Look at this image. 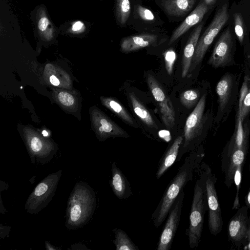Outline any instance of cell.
Here are the masks:
<instances>
[{"label": "cell", "instance_id": "cell-28", "mask_svg": "<svg viewBox=\"0 0 250 250\" xmlns=\"http://www.w3.org/2000/svg\"><path fill=\"white\" fill-rule=\"evenodd\" d=\"M250 112V87L242 101L241 112L238 117L241 118L242 121L246 117Z\"/></svg>", "mask_w": 250, "mask_h": 250}, {"label": "cell", "instance_id": "cell-37", "mask_svg": "<svg viewBox=\"0 0 250 250\" xmlns=\"http://www.w3.org/2000/svg\"><path fill=\"white\" fill-rule=\"evenodd\" d=\"M246 203L247 205V207L248 208H250V191L248 192L246 198Z\"/></svg>", "mask_w": 250, "mask_h": 250}, {"label": "cell", "instance_id": "cell-39", "mask_svg": "<svg viewBox=\"0 0 250 250\" xmlns=\"http://www.w3.org/2000/svg\"><path fill=\"white\" fill-rule=\"evenodd\" d=\"M42 134L45 137L47 136L48 134V132L46 130H43L42 132Z\"/></svg>", "mask_w": 250, "mask_h": 250}, {"label": "cell", "instance_id": "cell-20", "mask_svg": "<svg viewBox=\"0 0 250 250\" xmlns=\"http://www.w3.org/2000/svg\"><path fill=\"white\" fill-rule=\"evenodd\" d=\"M246 152V151L242 149H236L230 154L229 165L226 178V183L229 187L232 183L238 167L243 163Z\"/></svg>", "mask_w": 250, "mask_h": 250}, {"label": "cell", "instance_id": "cell-9", "mask_svg": "<svg viewBox=\"0 0 250 250\" xmlns=\"http://www.w3.org/2000/svg\"><path fill=\"white\" fill-rule=\"evenodd\" d=\"M146 80L148 86L158 105L163 123L167 128H172L175 122V112L170 99L152 75L148 74Z\"/></svg>", "mask_w": 250, "mask_h": 250}, {"label": "cell", "instance_id": "cell-24", "mask_svg": "<svg viewBox=\"0 0 250 250\" xmlns=\"http://www.w3.org/2000/svg\"><path fill=\"white\" fill-rule=\"evenodd\" d=\"M200 93L198 90L189 89L182 92L180 96L181 104L186 108L190 109L196 105L199 101Z\"/></svg>", "mask_w": 250, "mask_h": 250}, {"label": "cell", "instance_id": "cell-4", "mask_svg": "<svg viewBox=\"0 0 250 250\" xmlns=\"http://www.w3.org/2000/svg\"><path fill=\"white\" fill-rule=\"evenodd\" d=\"M62 170L53 172L42 179L28 197L24 206L26 212L37 214L44 208L55 195Z\"/></svg>", "mask_w": 250, "mask_h": 250}, {"label": "cell", "instance_id": "cell-27", "mask_svg": "<svg viewBox=\"0 0 250 250\" xmlns=\"http://www.w3.org/2000/svg\"><path fill=\"white\" fill-rule=\"evenodd\" d=\"M242 164L240 165L236 170L234 181L236 187V194L235 198L232 209H235L239 207V190L240 188V185L241 181V175H242Z\"/></svg>", "mask_w": 250, "mask_h": 250}, {"label": "cell", "instance_id": "cell-8", "mask_svg": "<svg viewBox=\"0 0 250 250\" xmlns=\"http://www.w3.org/2000/svg\"><path fill=\"white\" fill-rule=\"evenodd\" d=\"M185 197L184 190L180 192L171 207L157 246V250L171 249L176 232L178 228Z\"/></svg>", "mask_w": 250, "mask_h": 250}, {"label": "cell", "instance_id": "cell-29", "mask_svg": "<svg viewBox=\"0 0 250 250\" xmlns=\"http://www.w3.org/2000/svg\"><path fill=\"white\" fill-rule=\"evenodd\" d=\"M137 11L140 17L145 21H152L155 19L154 15L150 10L141 5L137 6Z\"/></svg>", "mask_w": 250, "mask_h": 250}, {"label": "cell", "instance_id": "cell-31", "mask_svg": "<svg viewBox=\"0 0 250 250\" xmlns=\"http://www.w3.org/2000/svg\"><path fill=\"white\" fill-rule=\"evenodd\" d=\"M50 25L49 21L46 16L42 15L38 21V28L41 32H45Z\"/></svg>", "mask_w": 250, "mask_h": 250}, {"label": "cell", "instance_id": "cell-25", "mask_svg": "<svg viewBox=\"0 0 250 250\" xmlns=\"http://www.w3.org/2000/svg\"><path fill=\"white\" fill-rule=\"evenodd\" d=\"M234 30L236 35L241 44L244 39V22L241 14L235 13L234 14Z\"/></svg>", "mask_w": 250, "mask_h": 250}, {"label": "cell", "instance_id": "cell-14", "mask_svg": "<svg viewBox=\"0 0 250 250\" xmlns=\"http://www.w3.org/2000/svg\"><path fill=\"white\" fill-rule=\"evenodd\" d=\"M184 137H177L169 146L158 164L156 173V179H159L177 160Z\"/></svg>", "mask_w": 250, "mask_h": 250}, {"label": "cell", "instance_id": "cell-32", "mask_svg": "<svg viewBox=\"0 0 250 250\" xmlns=\"http://www.w3.org/2000/svg\"><path fill=\"white\" fill-rule=\"evenodd\" d=\"M159 136L166 142H168L171 140L170 132L167 130H161L158 132Z\"/></svg>", "mask_w": 250, "mask_h": 250}, {"label": "cell", "instance_id": "cell-21", "mask_svg": "<svg viewBox=\"0 0 250 250\" xmlns=\"http://www.w3.org/2000/svg\"><path fill=\"white\" fill-rule=\"evenodd\" d=\"M104 103L125 123L133 127H138V124L127 110L118 101L113 99L107 98L104 100Z\"/></svg>", "mask_w": 250, "mask_h": 250}, {"label": "cell", "instance_id": "cell-23", "mask_svg": "<svg viewBox=\"0 0 250 250\" xmlns=\"http://www.w3.org/2000/svg\"><path fill=\"white\" fill-rule=\"evenodd\" d=\"M129 0H116V12L119 22L124 25L127 21L130 14Z\"/></svg>", "mask_w": 250, "mask_h": 250}, {"label": "cell", "instance_id": "cell-2", "mask_svg": "<svg viewBox=\"0 0 250 250\" xmlns=\"http://www.w3.org/2000/svg\"><path fill=\"white\" fill-rule=\"evenodd\" d=\"M96 205L93 189L83 181L74 186L68 200L66 210L65 227L69 229L83 227L91 219Z\"/></svg>", "mask_w": 250, "mask_h": 250}, {"label": "cell", "instance_id": "cell-15", "mask_svg": "<svg viewBox=\"0 0 250 250\" xmlns=\"http://www.w3.org/2000/svg\"><path fill=\"white\" fill-rule=\"evenodd\" d=\"M157 40V36L144 34L123 38L121 42V51L125 53L138 50L153 45Z\"/></svg>", "mask_w": 250, "mask_h": 250}, {"label": "cell", "instance_id": "cell-16", "mask_svg": "<svg viewBox=\"0 0 250 250\" xmlns=\"http://www.w3.org/2000/svg\"><path fill=\"white\" fill-rule=\"evenodd\" d=\"M203 23L198 25L191 33L185 47L182 61V77L185 78L191 65L192 58L203 28Z\"/></svg>", "mask_w": 250, "mask_h": 250}, {"label": "cell", "instance_id": "cell-22", "mask_svg": "<svg viewBox=\"0 0 250 250\" xmlns=\"http://www.w3.org/2000/svg\"><path fill=\"white\" fill-rule=\"evenodd\" d=\"M115 235L113 242L116 250H139L125 231L120 229L112 230Z\"/></svg>", "mask_w": 250, "mask_h": 250}, {"label": "cell", "instance_id": "cell-17", "mask_svg": "<svg viewBox=\"0 0 250 250\" xmlns=\"http://www.w3.org/2000/svg\"><path fill=\"white\" fill-rule=\"evenodd\" d=\"M233 79L229 74H225L218 83L216 91L218 97V114L222 113L229 103L232 92Z\"/></svg>", "mask_w": 250, "mask_h": 250}, {"label": "cell", "instance_id": "cell-7", "mask_svg": "<svg viewBox=\"0 0 250 250\" xmlns=\"http://www.w3.org/2000/svg\"><path fill=\"white\" fill-rule=\"evenodd\" d=\"M202 166L205 174L209 230L212 234L216 235L219 233L222 230L223 220L215 187V179L209 167L204 163Z\"/></svg>", "mask_w": 250, "mask_h": 250}, {"label": "cell", "instance_id": "cell-11", "mask_svg": "<svg viewBox=\"0 0 250 250\" xmlns=\"http://www.w3.org/2000/svg\"><path fill=\"white\" fill-rule=\"evenodd\" d=\"M248 209L247 206L240 208L229 224V237L236 245L241 244L247 239L249 223Z\"/></svg>", "mask_w": 250, "mask_h": 250}, {"label": "cell", "instance_id": "cell-33", "mask_svg": "<svg viewBox=\"0 0 250 250\" xmlns=\"http://www.w3.org/2000/svg\"><path fill=\"white\" fill-rule=\"evenodd\" d=\"M84 26L83 23L80 21H78L75 22L73 24V25L72 26V30L73 31L77 32V31H80L82 28H84Z\"/></svg>", "mask_w": 250, "mask_h": 250}, {"label": "cell", "instance_id": "cell-38", "mask_svg": "<svg viewBox=\"0 0 250 250\" xmlns=\"http://www.w3.org/2000/svg\"><path fill=\"white\" fill-rule=\"evenodd\" d=\"M247 240L248 241H250V219H249V229L248 232Z\"/></svg>", "mask_w": 250, "mask_h": 250}, {"label": "cell", "instance_id": "cell-13", "mask_svg": "<svg viewBox=\"0 0 250 250\" xmlns=\"http://www.w3.org/2000/svg\"><path fill=\"white\" fill-rule=\"evenodd\" d=\"M111 174L110 185L115 196L119 199H126L131 196L130 183L115 162L111 165Z\"/></svg>", "mask_w": 250, "mask_h": 250}, {"label": "cell", "instance_id": "cell-40", "mask_svg": "<svg viewBox=\"0 0 250 250\" xmlns=\"http://www.w3.org/2000/svg\"></svg>", "mask_w": 250, "mask_h": 250}, {"label": "cell", "instance_id": "cell-19", "mask_svg": "<svg viewBox=\"0 0 250 250\" xmlns=\"http://www.w3.org/2000/svg\"><path fill=\"white\" fill-rule=\"evenodd\" d=\"M128 97L133 111L139 119L147 126L157 129V125L149 112L136 95L132 93H129Z\"/></svg>", "mask_w": 250, "mask_h": 250}, {"label": "cell", "instance_id": "cell-35", "mask_svg": "<svg viewBox=\"0 0 250 250\" xmlns=\"http://www.w3.org/2000/svg\"><path fill=\"white\" fill-rule=\"evenodd\" d=\"M45 249L47 250H57L60 249L58 248H56L54 246L52 245L48 241H45Z\"/></svg>", "mask_w": 250, "mask_h": 250}, {"label": "cell", "instance_id": "cell-26", "mask_svg": "<svg viewBox=\"0 0 250 250\" xmlns=\"http://www.w3.org/2000/svg\"><path fill=\"white\" fill-rule=\"evenodd\" d=\"M176 56L175 51L172 49L168 50L164 53L166 69L169 75L172 73Z\"/></svg>", "mask_w": 250, "mask_h": 250}, {"label": "cell", "instance_id": "cell-36", "mask_svg": "<svg viewBox=\"0 0 250 250\" xmlns=\"http://www.w3.org/2000/svg\"><path fill=\"white\" fill-rule=\"evenodd\" d=\"M205 3L208 6H211L216 2L217 0H203Z\"/></svg>", "mask_w": 250, "mask_h": 250}, {"label": "cell", "instance_id": "cell-18", "mask_svg": "<svg viewBox=\"0 0 250 250\" xmlns=\"http://www.w3.org/2000/svg\"><path fill=\"white\" fill-rule=\"evenodd\" d=\"M196 0H164L162 5L169 15L183 16L193 7Z\"/></svg>", "mask_w": 250, "mask_h": 250}, {"label": "cell", "instance_id": "cell-6", "mask_svg": "<svg viewBox=\"0 0 250 250\" xmlns=\"http://www.w3.org/2000/svg\"><path fill=\"white\" fill-rule=\"evenodd\" d=\"M228 5L225 3L217 12L213 20L199 38L191 64L195 66L202 61L208 49L229 20Z\"/></svg>", "mask_w": 250, "mask_h": 250}, {"label": "cell", "instance_id": "cell-30", "mask_svg": "<svg viewBox=\"0 0 250 250\" xmlns=\"http://www.w3.org/2000/svg\"><path fill=\"white\" fill-rule=\"evenodd\" d=\"M58 99L61 103L65 106H71L74 103L73 97L69 93L62 91L59 93Z\"/></svg>", "mask_w": 250, "mask_h": 250}, {"label": "cell", "instance_id": "cell-34", "mask_svg": "<svg viewBox=\"0 0 250 250\" xmlns=\"http://www.w3.org/2000/svg\"><path fill=\"white\" fill-rule=\"evenodd\" d=\"M50 82L54 85L57 86L60 84L59 79L54 75H52L50 77Z\"/></svg>", "mask_w": 250, "mask_h": 250}, {"label": "cell", "instance_id": "cell-12", "mask_svg": "<svg viewBox=\"0 0 250 250\" xmlns=\"http://www.w3.org/2000/svg\"><path fill=\"white\" fill-rule=\"evenodd\" d=\"M208 10V6L202 0L195 9L173 32L169 42L170 45L190 28L200 22Z\"/></svg>", "mask_w": 250, "mask_h": 250}, {"label": "cell", "instance_id": "cell-1", "mask_svg": "<svg viewBox=\"0 0 250 250\" xmlns=\"http://www.w3.org/2000/svg\"><path fill=\"white\" fill-rule=\"evenodd\" d=\"M202 159L201 154L191 151L185 159L177 173L167 187L155 209L151 215L154 226L158 228L163 223L184 187L191 181Z\"/></svg>", "mask_w": 250, "mask_h": 250}, {"label": "cell", "instance_id": "cell-10", "mask_svg": "<svg viewBox=\"0 0 250 250\" xmlns=\"http://www.w3.org/2000/svg\"><path fill=\"white\" fill-rule=\"evenodd\" d=\"M232 35L228 27L216 42L208 63L215 68L228 65L232 59Z\"/></svg>", "mask_w": 250, "mask_h": 250}, {"label": "cell", "instance_id": "cell-3", "mask_svg": "<svg viewBox=\"0 0 250 250\" xmlns=\"http://www.w3.org/2000/svg\"><path fill=\"white\" fill-rule=\"evenodd\" d=\"M201 168L200 176L195 184L189 217V227L186 230L191 249L197 248L201 241L204 215L208 210L205 174L202 166Z\"/></svg>", "mask_w": 250, "mask_h": 250}, {"label": "cell", "instance_id": "cell-5", "mask_svg": "<svg viewBox=\"0 0 250 250\" xmlns=\"http://www.w3.org/2000/svg\"><path fill=\"white\" fill-rule=\"evenodd\" d=\"M206 101V95L205 94L200 99L195 108L186 120L184 140L177 159L178 161L181 160L185 153L194 149L197 144L196 142L201 134L205 123Z\"/></svg>", "mask_w": 250, "mask_h": 250}]
</instances>
